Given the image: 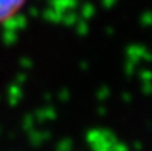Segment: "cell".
Wrapping results in <instances>:
<instances>
[{
  "label": "cell",
  "mask_w": 152,
  "mask_h": 151,
  "mask_svg": "<svg viewBox=\"0 0 152 151\" xmlns=\"http://www.w3.org/2000/svg\"><path fill=\"white\" fill-rule=\"evenodd\" d=\"M26 2L28 0H0V26L14 20L23 11Z\"/></svg>",
  "instance_id": "1"
}]
</instances>
